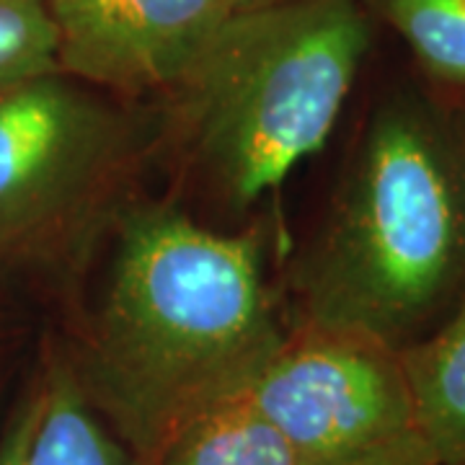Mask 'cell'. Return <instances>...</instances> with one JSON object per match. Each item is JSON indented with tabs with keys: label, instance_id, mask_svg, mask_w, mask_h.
<instances>
[{
	"label": "cell",
	"instance_id": "obj_5",
	"mask_svg": "<svg viewBox=\"0 0 465 465\" xmlns=\"http://www.w3.org/2000/svg\"><path fill=\"white\" fill-rule=\"evenodd\" d=\"M311 465H349L416 432L401 349L300 321L243 393Z\"/></svg>",
	"mask_w": 465,
	"mask_h": 465
},
{
	"label": "cell",
	"instance_id": "obj_15",
	"mask_svg": "<svg viewBox=\"0 0 465 465\" xmlns=\"http://www.w3.org/2000/svg\"><path fill=\"white\" fill-rule=\"evenodd\" d=\"M452 104V112H455V122H458V130H460V140H463V150H465V91L452 96L450 99Z\"/></svg>",
	"mask_w": 465,
	"mask_h": 465
},
{
	"label": "cell",
	"instance_id": "obj_9",
	"mask_svg": "<svg viewBox=\"0 0 465 465\" xmlns=\"http://www.w3.org/2000/svg\"><path fill=\"white\" fill-rule=\"evenodd\" d=\"M153 465H311L246 396L197 416Z\"/></svg>",
	"mask_w": 465,
	"mask_h": 465
},
{
	"label": "cell",
	"instance_id": "obj_8",
	"mask_svg": "<svg viewBox=\"0 0 465 465\" xmlns=\"http://www.w3.org/2000/svg\"><path fill=\"white\" fill-rule=\"evenodd\" d=\"M416 434L437 465H465V300L430 336L401 351Z\"/></svg>",
	"mask_w": 465,
	"mask_h": 465
},
{
	"label": "cell",
	"instance_id": "obj_14",
	"mask_svg": "<svg viewBox=\"0 0 465 465\" xmlns=\"http://www.w3.org/2000/svg\"><path fill=\"white\" fill-rule=\"evenodd\" d=\"M231 14H243V11H259V8H269V5H277L284 0H223Z\"/></svg>",
	"mask_w": 465,
	"mask_h": 465
},
{
	"label": "cell",
	"instance_id": "obj_1",
	"mask_svg": "<svg viewBox=\"0 0 465 465\" xmlns=\"http://www.w3.org/2000/svg\"><path fill=\"white\" fill-rule=\"evenodd\" d=\"M284 336L256 235L143 204L119 213L99 302L63 351L94 411L153 465L197 416L241 399Z\"/></svg>",
	"mask_w": 465,
	"mask_h": 465
},
{
	"label": "cell",
	"instance_id": "obj_6",
	"mask_svg": "<svg viewBox=\"0 0 465 465\" xmlns=\"http://www.w3.org/2000/svg\"><path fill=\"white\" fill-rule=\"evenodd\" d=\"M57 70L116 96L171 94L231 16L223 0H47Z\"/></svg>",
	"mask_w": 465,
	"mask_h": 465
},
{
	"label": "cell",
	"instance_id": "obj_12",
	"mask_svg": "<svg viewBox=\"0 0 465 465\" xmlns=\"http://www.w3.org/2000/svg\"><path fill=\"white\" fill-rule=\"evenodd\" d=\"M34 421V385L29 382L0 434V465H26V445Z\"/></svg>",
	"mask_w": 465,
	"mask_h": 465
},
{
	"label": "cell",
	"instance_id": "obj_7",
	"mask_svg": "<svg viewBox=\"0 0 465 465\" xmlns=\"http://www.w3.org/2000/svg\"><path fill=\"white\" fill-rule=\"evenodd\" d=\"M32 385L34 421L26 465H148L85 401L63 349L47 351Z\"/></svg>",
	"mask_w": 465,
	"mask_h": 465
},
{
	"label": "cell",
	"instance_id": "obj_13",
	"mask_svg": "<svg viewBox=\"0 0 465 465\" xmlns=\"http://www.w3.org/2000/svg\"><path fill=\"white\" fill-rule=\"evenodd\" d=\"M349 465H437L432 452L424 445V440L416 432L401 437L399 442L378 450L372 455H367L362 460H354Z\"/></svg>",
	"mask_w": 465,
	"mask_h": 465
},
{
	"label": "cell",
	"instance_id": "obj_3",
	"mask_svg": "<svg viewBox=\"0 0 465 465\" xmlns=\"http://www.w3.org/2000/svg\"><path fill=\"white\" fill-rule=\"evenodd\" d=\"M360 0L231 14L168 96L202 176L232 207L277 192L326 145L372 47Z\"/></svg>",
	"mask_w": 465,
	"mask_h": 465
},
{
	"label": "cell",
	"instance_id": "obj_2",
	"mask_svg": "<svg viewBox=\"0 0 465 465\" xmlns=\"http://www.w3.org/2000/svg\"><path fill=\"white\" fill-rule=\"evenodd\" d=\"M300 321L411 347L465 300V150L419 75L382 91L300 259Z\"/></svg>",
	"mask_w": 465,
	"mask_h": 465
},
{
	"label": "cell",
	"instance_id": "obj_10",
	"mask_svg": "<svg viewBox=\"0 0 465 465\" xmlns=\"http://www.w3.org/2000/svg\"><path fill=\"white\" fill-rule=\"evenodd\" d=\"M375 26L401 36L416 73L440 96L465 91V0H360Z\"/></svg>",
	"mask_w": 465,
	"mask_h": 465
},
{
	"label": "cell",
	"instance_id": "obj_11",
	"mask_svg": "<svg viewBox=\"0 0 465 465\" xmlns=\"http://www.w3.org/2000/svg\"><path fill=\"white\" fill-rule=\"evenodd\" d=\"M54 70L47 0H0V91Z\"/></svg>",
	"mask_w": 465,
	"mask_h": 465
},
{
	"label": "cell",
	"instance_id": "obj_4",
	"mask_svg": "<svg viewBox=\"0 0 465 465\" xmlns=\"http://www.w3.org/2000/svg\"><path fill=\"white\" fill-rule=\"evenodd\" d=\"M148 122L54 70L0 91V272L47 269L124 210Z\"/></svg>",
	"mask_w": 465,
	"mask_h": 465
}]
</instances>
